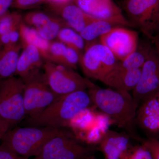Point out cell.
Segmentation results:
<instances>
[{"label":"cell","mask_w":159,"mask_h":159,"mask_svg":"<svg viewBox=\"0 0 159 159\" xmlns=\"http://www.w3.org/2000/svg\"><path fill=\"white\" fill-rule=\"evenodd\" d=\"M87 89L94 106L107 116L113 124L124 129L132 139L141 142L135 123L139 106L129 92L102 88L89 80Z\"/></svg>","instance_id":"6da1fadb"},{"label":"cell","mask_w":159,"mask_h":159,"mask_svg":"<svg viewBox=\"0 0 159 159\" xmlns=\"http://www.w3.org/2000/svg\"><path fill=\"white\" fill-rule=\"evenodd\" d=\"M93 105L88 91H76L61 96L36 116L28 118L25 124L29 126L61 128Z\"/></svg>","instance_id":"7a4b0ae2"},{"label":"cell","mask_w":159,"mask_h":159,"mask_svg":"<svg viewBox=\"0 0 159 159\" xmlns=\"http://www.w3.org/2000/svg\"><path fill=\"white\" fill-rule=\"evenodd\" d=\"M66 131L49 127H17L6 132L1 144L21 156L29 158L37 156L50 139Z\"/></svg>","instance_id":"3957f363"},{"label":"cell","mask_w":159,"mask_h":159,"mask_svg":"<svg viewBox=\"0 0 159 159\" xmlns=\"http://www.w3.org/2000/svg\"><path fill=\"white\" fill-rule=\"evenodd\" d=\"M120 7L133 27L152 39L159 24V0H122Z\"/></svg>","instance_id":"277c9868"},{"label":"cell","mask_w":159,"mask_h":159,"mask_svg":"<svg viewBox=\"0 0 159 159\" xmlns=\"http://www.w3.org/2000/svg\"><path fill=\"white\" fill-rule=\"evenodd\" d=\"M24 83L14 76L0 81V118L10 126L26 116L24 99Z\"/></svg>","instance_id":"5b68a950"},{"label":"cell","mask_w":159,"mask_h":159,"mask_svg":"<svg viewBox=\"0 0 159 159\" xmlns=\"http://www.w3.org/2000/svg\"><path fill=\"white\" fill-rule=\"evenodd\" d=\"M119 61L111 51L98 40L86 43L79 64L88 78L101 81Z\"/></svg>","instance_id":"8992f818"},{"label":"cell","mask_w":159,"mask_h":159,"mask_svg":"<svg viewBox=\"0 0 159 159\" xmlns=\"http://www.w3.org/2000/svg\"><path fill=\"white\" fill-rule=\"evenodd\" d=\"M24 99L26 116L33 118L42 112L61 96L50 88L40 71L23 80Z\"/></svg>","instance_id":"52a82bcc"},{"label":"cell","mask_w":159,"mask_h":159,"mask_svg":"<svg viewBox=\"0 0 159 159\" xmlns=\"http://www.w3.org/2000/svg\"><path fill=\"white\" fill-rule=\"evenodd\" d=\"M96 149L95 146L81 145L74 134L67 131L48 141L34 159H84L94 154Z\"/></svg>","instance_id":"ba28073f"},{"label":"cell","mask_w":159,"mask_h":159,"mask_svg":"<svg viewBox=\"0 0 159 159\" xmlns=\"http://www.w3.org/2000/svg\"><path fill=\"white\" fill-rule=\"evenodd\" d=\"M43 69L47 83L60 96L88 89L89 80L81 77L73 69L48 61L44 63Z\"/></svg>","instance_id":"9c48e42d"},{"label":"cell","mask_w":159,"mask_h":159,"mask_svg":"<svg viewBox=\"0 0 159 159\" xmlns=\"http://www.w3.org/2000/svg\"><path fill=\"white\" fill-rule=\"evenodd\" d=\"M158 92L159 54L155 48L141 68L140 79L132 91V96L139 106L142 102L156 95Z\"/></svg>","instance_id":"30bf717a"},{"label":"cell","mask_w":159,"mask_h":159,"mask_svg":"<svg viewBox=\"0 0 159 159\" xmlns=\"http://www.w3.org/2000/svg\"><path fill=\"white\" fill-rule=\"evenodd\" d=\"M99 40L111 51L119 61H122L135 51L139 39L137 31L117 26L100 37Z\"/></svg>","instance_id":"8fae6325"},{"label":"cell","mask_w":159,"mask_h":159,"mask_svg":"<svg viewBox=\"0 0 159 159\" xmlns=\"http://www.w3.org/2000/svg\"><path fill=\"white\" fill-rule=\"evenodd\" d=\"M84 12L97 19L104 20L119 26L133 27L123 11L113 0H74Z\"/></svg>","instance_id":"7c38bea8"},{"label":"cell","mask_w":159,"mask_h":159,"mask_svg":"<svg viewBox=\"0 0 159 159\" xmlns=\"http://www.w3.org/2000/svg\"><path fill=\"white\" fill-rule=\"evenodd\" d=\"M156 95L139 105L135 123L137 127L142 130L147 139L159 140V106Z\"/></svg>","instance_id":"4fadbf2b"},{"label":"cell","mask_w":159,"mask_h":159,"mask_svg":"<svg viewBox=\"0 0 159 159\" xmlns=\"http://www.w3.org/2000/svg\"><path fill=\"white\" fill-rule=\"evenodd\" d=\"M131 139L126 133L109 129L97 145V149L103 154L105 159H125L133 146Z\"/></svg>","instance_id":"5bb4252c"},{"label":"cell","mask_w":159,"mask_h":159,"mask_svg":"<svg viewBox=\"0 0 159 159\" xmlns=\"http://www.w3.org/2000/svg\"><path fill=\"white\" fill-rule=\"evenodd\" d=\"M49 6L51 10L58 15L67 25L79 33L96 19L84 12L73 2L50 3Z\"/></svg>","instance_id":"9a60e30c"},{"label":"cell","mask_w":159,"mask_h":159,"mask_svg":"<svg viewBox=\"0 0 159 159\" xmlns=\"http://www.w3.org/2000/svg\"><path fill=\"white\" fill-rule=\"evenodd\" d=\"M141 69L127 70L116 66L101 82L117 90H133L139 82L141 76Z\"/></svg>","instance_id":"2e32d148"},{"label":"cell","mask_w":159,"mask_h":159,"mask_svg":"<svg viewBox=\"0 0 159 159\" xmlns=\"http://www.w3.org/2000/svg\"><path fill=\"white\" fill-rule=\"evenodd\" d=\"M18 61L15 75L23 80L39 71L43 66V58L40 52L34 46L29 45L22 48Z\"/></svg>","instance_id":"e0dca14e"},{"label":"cell","mask_w":159,"mask_h":159,"mask_svg":"<svg viewBox=\"0 0 159 159\" xmlns=\"http://www.w3.org/2000/svg\"><path fill=\"white\" fill-rule=\"evenodd\" d=\"M154 46L151 41L139 39L135 51L128 57L117 63L118 67L127 70H137L142 68L152 53Z\"/></svg>","instance_id":"ac0fdd59"},{"label":"cell","mask_w":159,"mask_h":159,"mask_svg":"<svg viewBox=\"0 0 159 159\" xmlns=\"http://www.w3.org/2000/svg\"><path fill=\"white\" fill-rule=\"evenodd\" d=\"M21 48L19 44L0 50V81L15 75Z\"/></svg>","instance_id":"d6986e66"},{"label":"cell","mask_w":159,"mask_h":159,"mask_svg":"<svg viewBox=\"0 0 159 159\" xmlns=\"http://www.w3.org/2000/svg\"><path fill=\"white\" fill-rule=\"evenodd\" d=\"M20 33L22 48L29 45L34 46L46 61L51 42L43 38L36 29L27 25L23 21L20 25Z\"/></svg>","instance_id":"ffe728a7"},{"label":"cell","mask_w":159,"mask_h":159,"mask_svg":"<svg viewBox=\"0 0 159 159\" xmlns=\"http://www.w3.org/2000/svg\"><path fill=\"white\" fill-rule=\"evenodd\" d=\"M119 26L104 20H94L80 33L86 43L98 40L100 37Z\"/></svg>","instance_id":"44dd1931"},{"label":"cell","mask_w":159,"mask_h":159,"mask_svg":"<svg viewBox=\"0 0 159 159\" xmlns=\"http://www.w3.org/2000/svg\"><path fill=\"white\" fill-rule=\"evenodd\" d=\"M57 40L77 51L82 55L85 49L86 43L80 33L70 27H65L60 31Z\"/></svg>","instance_id":"7402d4cb"},{"label":"cell","mask_w":159,"mask_h":159,"mask_svg":"<svg viewBox=\"0 0 159 159\" xmlns=\"http://www.w3.org/2000/svg\"><path fill=\"white\" fill-rule=\"evenodd\" d=\"M67 26L68 27L60 18L53 17L48 24L36 29L43 38L51 42L57 38L60 31L63 28Z\"/></svg>","instance_id":"603a6c76"},{"label":"cell","mask_w":159,"mask_h":159,"mask_svg":"<svg viewBox=\"0 0 159 159\" xmlns=\"http://www.w3.org/2000/svg\"><path fill=\"white\" fill-rule=\"evenodd\" d=\"M23 16L18 12L7 11L0 16V36L9 33L22 22Z\"/></svg>","instance_id":"cb8c5ba5"},{"label":"cell","mask_w":159,"mask_h":159,"mask_svg":"<svg viewBox=\"0 0 159 159\" xmlns=\"http://www.w3.org/2000/svg\"><path fill=\"white\" fill-rule=\"evenodd\" d=\"M53 16L40 11L28 12L23 17V22L31 28L38 29L44 26L50 21Z\"/></svg>","instance_id":"d4e9b609"},{"label":"cell","mask_w":159,"mask_h":159,"mask_svg":"<svg viewBox=\"0 0 159 159\" xmlns=\"http://www.w3.org/2000/svg\"><path fill=\"white\" fill-rule=\"evenodd\" d=\"M67 46L59 41H51L46 61L62 64Z\"/></svg>","instance_id":"484cf974"},{"label":"cell","mask_w":159,"mask_h":159,"mask_svg":"<svg viewBox=\"0 0 159 159\" xmlns=\"http://www.w3.org/2000/svg\"><path fill=\"white\" fill-rule=\"evenodd\" d=\"M125 159H153L148 148L141 143L133 146Z\"/></svg>","instance_id":"4316f807"},{"label":"cell","mask_w":159,"mask_h":159,"mask_svg":"<svg viewBox=\"0 0 159 159\" xmlns=\"http://www.w3.org/2000/svg\"><path fill=\"white\" fill-rule=\"evenodd\" d=\"M46 2L48 0H14L11 8L20 9H30Z\"/></svg>","instance_id":"83f0119b"},{"label":"cell","mask_w":159,"mask_h":159,"mask_svg":"<svg viewBox=\"0 0 159 159\" xmlns=\"http://www.w3.org/2000/svg\"><path fill=\"white\" fill-rule=\"evenodd\" d=\"M141 143L150 152L153 159H159V140L155 139H142Z\"/></svg>","instance_id":"f1b7e54d"},{"label":"cell","mask_w":159,"mask_h":159,"mask_svg":"<svg viewBox=\"0 0 159 159\" xmlns=\"http://www.w3.org/2000/svg\"><path fill=\"white\" fill-rule=\"evenodd\" d=\"M0 159H29L21 156L9 149L8 147L0 144Z\"/></svg>","instance_id":"f546056e"},{"label":"cell","mask_w":159,"mask_h":159,"mask_svg":"<svg viewBox=\"0 0 159 159\" xmlns=\"http://www.w3.org/2000/svg\"><path fill=\"white\" fill-rule=\"evenodd\" d=\"M13 2L14 0H0V16L8 11Z\"/></svg>","instance_id":"4dcf8cb0"},{"label":"cell","mask_w":159,"mask_h":159,"mask_svg":"<svg viewBox=\"0 0 159 159\" xmlns=\"http://www.w3.org/2000/svg\"><path fill=\"white\" fill-rule=\"evenodd\" d=\"M10 127V125L8 123L0 118V141L2 140L4 135L9 130Z\"/></svg>","instance_id":"1f68e13d"},{"label":"cell","mask_w":159,"mask_h":159,"mask_svg":"<svg viewBox=\"0 0 159 159\" xmlns=\"http://www.w3.org/2000/svg\"><path fill=\"white\" fill-rule=\"evenodd\" d=\"M151 42L153 44L155 49L159 54V34H156L154 36Z\"/></svg>","instance_id":"d6a6232c"},{"label":"cell","mask_w":159,"mask_h":159,"mask_svg":"<svg viewBox=\"0 0 159 159\" xmlns=\"http://www.w3.org/2000/svg\"><path fill=\"white\" fill-rule=\"evenodd\" d=\"M74 0H48L49 3L53 4H64L70 2H73Z\"/></svg>","instance_id":"836d02e7"},{"label":"cell","mask_w":159,"mask_h":159,"mask_svg":"<svg viewBox=\"0 0 159 159\" xmlns=\"http://www.w3.org/2000/svg\"><path fill=\"white\" fill-rule=\"evenodd\" d=\"M84 159H99L96 157V156L94 154L88 156L86 157Z\"/></svg>","instance_id":"e575fe53"},{"label":"cell","mask_w":159,"mask_h":159,"mask_svg":"<svg viewBox=\"0 0 159 159\" xmlns=\"http://www.w3.org/2000/svg\"><path fill=\"white\" fill-rule=\"evenodd\" d=\"M157 99L158 102V104L159 106V92L156 95Z\"/></svg>","instance_id":"d590c367"},{"label":"cell","mask_w":159,"mask_h":159,"mask_svg":"<svg viewBox=\"0 0 159 159\" xmlns=\"http://www.w3.org/2000/svg\"><path fill=\"white\" fill-rule=\"evenodd\" d=\"M156 34H159V24L157 30V32L156 33L155 35Z\"/></svg>","instance_id":"8d00e7d4"},{"label":"cell","mask_w":159,"mask_h":159,"mask_svg":"<svg viewBox=\"0 0 159 159\" xmlns=\"http://www.w3.org/2000/svg\"><path fill=\"white\" fill-rule=\"evenodd\" d=\"M3 47L2 46V44H1V42H0V50H1L2 48Z\"/></svg>","instance_id":"74e56055"}]
</instances>
